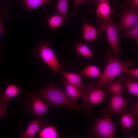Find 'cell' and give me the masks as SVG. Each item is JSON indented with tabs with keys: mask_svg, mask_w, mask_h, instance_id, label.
Listing matches in <instances>:
<instances>
[{
	"mask_svg": "<svg viewBox=\"0 0 138 138\" xmlns=\"http://www.w3.org/2000/svg\"><path fill=\"white\" fill-rule=\"evenodd\" d=\"M43 98L49 106H58L67 108L71 110H83L87 112L91 120L93 115L91 109L85 106H80L72 100L65 91L52 84H50L42 89L36 92Z\"/></svg>",
	"mask_w": 138,
	"mask_h": 138,
	"instance_id": "1",
	"label": "cell"
},
{
	"mask_svg": "<svg viewBox=\"0 0 138 138\" xmlns=\"http://www.w3.org/2000/svg\"><path fill=\"white\" fill-rule=\"evenodd\" d=\"M106 54L108 61L101 76L95 83L98 87L112 80L125 70L134 65L133 61L131 59L124 62L120 60L119 57L108 51L106 52Z\"/></svg>",
	"mask_w": 138,
	"mask_h": 138,
	"instance_id": "2",
	"label": "cell"
},
{
	"mask_svg": "<svg viewBox=\"0 0 138 138\" xmlns=\"http://www.w3.org/2000/svg\"><path fill=\"white\" fill-rule=\"evenodd\" d=\"M33 54L37 58L42 60L55 73L65 68L57 60L48 40L39 41L34 49Z\"/></svg>",
	"mask_w": 138,
	"mask_h": 138,
	"instance_id": "3",
	"label": "cell"
},
{
	"mask_svg": "<svg viewBox=\"0 0 138 138\" xmlns=\"http://www.w3.org/2000/svg\"><path fill=\"white\" fill-rule=\"evenodd\" d=\"M95 119V123L91 124L89 126L87 133L89 136L111 138L116 135L115 126L111 116Z\"/></svg>",
	"mask_w": 138,
	"mask_h": 138,
	"instance_id": "4",
	"label": "cell"
},
{
	"mask_svg": "<svg viewBox=\"0 0 138 138\" xmlns=\"http://www.w3.org/2000/svg\"><path fill=\"white\" fill-rule=\"evenodd\" d=\"M100 30L106 31L109 42L112 50V54L119 57L121 52L119 50L118 31L110 16L108 18L100 20Z\"/></svg>",
	"mask_w": 138,
	"mask_h": 138,
	"instance_id": "5",
	"label": "cell"
},
{
	"mask_svg": "<svg viewBox=\"0 0 138 138\" xmlns=\"http://www.w3.org/2000/svg\"><path fill=\"white\" fill-rule=\"evenodd\" d=\"M121 7L119 20L116 26L118 32L121 30L126 31L138 23V9L126 4Z\"/></svg>",
	"mask_w": 138,
	"mask_h": 138,
	"instance_id": "6",
	"label": "cell"
},
{
	"mask_svg": "<svg viewBox=\"0 0 138 138\" xmlns=\"http://www.w3.org/2000/svg\"><path fill=\"white\" fill-rule=\"evenodd\" d=\"M107 96L104 90L92 84L86 86L82 93L81 97L84 102V105L91 109Z\"/></svg>",
	"mask_w": 138,
	"mask_h": 138,
	"instance_id": "7",
	"label": "cell"
},
{
	"mask_svg": "<svg viewBox=\"0 0 138 138\" xmlns=\"http://www.w3.org/2000/svg\"><path fill=\"white\" fill-rule=\"evenodd\" d=\"M25 106L27 110L38 116L47 112L49 106L34 91L27 95L25 99Z\"/></svg>",
	"mask_w": 138,
	"mask_h": 138,
	"instance_id": "8",
	"label": "cell"
},
{
	"mask_svg": "<svg viewBox=\"0 0 138 138\" xmlns=\"http://www.w3.org/2000/svg\"><path fill=\"white\" fill-rule=\"evenodd\" d=\"M127 104L126 100L120 95H112L108 108H105L102 113L105 116L119 113L120 116L126 113Z\"/></svg>",
	"mask_w": 138,
	"mask_h": 138,
	"instance_id": "9",
	"label": "cell"
},
{
	"mask_svg": "<svg viewBox=\"0 0 138 138\" xmlns=\"http://www.w3.org/2000/svg\"><path fill=\"white\" fill-rule=\"evenodd\" d=\"M47 121L44 119L38 118L33 120L29 124L21 136V138H31L35 135L41 129L46 126Z\"/></svg>",
	"mask_w": 138,
	"mask_h": 138,
	"instance_id": "10",
	"label": "cell"
},
{
	"mask_svg": "<svg viewBox=\"0 0 138 138\" xmlns=\"http://www.w3.org/2000/svg\"><path fill=\"white\" fill-rule=\"evenodd\" d=\"M125 76L118 80L132 94L138 96V77L125 73Z\"/></svg>",
	"mask_w": 138,
	"mask_h": 138,
	"instance_id": "11",
	"label": "cell"
},
{
	"mask_svg": "<svg viewBox=\"0 0 138 138\" xmlns=\"http://www.w3.org/2000/svg\"><path fill=\"white\" fill-rule=\"evenodd\" d=\"M87 17H84L82 20L83 28L82 33L86 42H93L97 38L98 30L90 24L87 21Z\"/></svg>",
	"mask_w": 138,
	"mask_h": 138,
	"instance_id": "12",
	"label": "cell"
},
{
	"mask_svg": "<svg viewBox=\"0 0 138 138\" xmlns=\"http://www.w3.org/2000/svg\"><path fill=\"white\" fill-rule=\"evenodd\" d=\"M23 92L22 90L16 85L10 84L7 86L4 91L0 93V100L7 104L10 102L11 98Z\"/></svg>",
	"mask_w": 138,
	"mask_h": 138,
	"instance_id": "13",
	"label": "cell"
},
{
	"mask_svg": "<svg viewBox=\"0 0 138 138\" xmlns=\"http://www.w3.org/2000/svg\"><path fill=\"white\" fill-rule=\"evenodd\" d=\"M61 72L66 81L78 88L82 93L86 86L82 82V76L79 74L72 72Z\"/></svg>",
	"mask_w": 138,
	"mask_h": 138,
	"instance_id": "14",
	"label": "cell"
},
{
	"mask_svg": "<svg viewBox=\"0 0 138 138\" xmlns=\"http://www.w3.org/2000/svg\"><path fill=\"white\" fill-rule=\"evenodd\" d=\"M120 117V121L122 130L132 131L136 127L138 121L136 117L130 113H126Z\"/></svg>",
	"mask_w": 138,
	"mask_h": 138,
	"instance_id": "15",
	"label": "cell"
},
{
	"mask_svg": "<svg viewBox=\"0 0 138 138\" xmlns=\"http://www.w3.org/2000/svg\"><path fill=\"white\" fill-rule=\"evenodd\" d=\"M113 10L109 2L106 0L99 2L97 5L96 13L97 18L100 20L106 19L110 16Z\"/></svg>",
	"mask_w": 138,
	"mask_h": 138,
	"instance_id": "16",
	"label": "cell"
},
{
	"mask_svg": "<svg viewBox=\"0 0 138 138\" xmlns=\"http://www.w3.org/2000/svg\"><path fill=\"white\" fill-rule=\"evenodd\" d=\"M63 82L65 84V92L72 100L76 102L81 97V91L77 87L70 83L65 79Z\"/></svg>",
	"mask_w": 138,
	"mask_h": 138,
	"instance_id": "17",
	"label": "cell"
},
{
	"mask_svg": "<svg viewBox=\"0 0 138 138\" xmlns=\"http://www.w3.org/2000/svg\"><path fill=\"white\" fill-rule=\"evenodd\" d=\"M105 84V87L106 90L112 95H122L124 87L120 82L118 80H112Z\"/></svg>",
	"mask_w": 138,
	"mask_h": 138,
	"instance_id": "18",
	"label": "cell"
},
{
	"mask_svg": "<svg viewBox=\"0 0 138 138\" xmlns=\"http://www.w3.org/2000/svg\"><path fill=\"white\" fill-rule=\"evenodd\" d=\"M101 73L99 69L97 66L95 65H90L83 70L79 74L82 76L99 78Z\"/></svg>",
	"mask_w": 138,
	"mask_h": 138,
	"instance_id": "19",
	"label": "cell"
},
{
	"mask_svg": "<svg viewBox=\"0 0 138 138\" xmlns=\"http://www.w3.org/2000/svg\"><path fill=\"white\" fill-rule=\"evenodd\" d=\"M38 135L41 138H57L58 134L55 128L52 126L44 127L38 132Z\"/></svg>",
	"mask_w": 138,
	"mask_h": 138,
	"instance_id": "20",
	"label": "cell"
},
{
	"mask_svg": "<svg viewBox=\"0 0 138 138\" xmlns=\"http://www.w3.org/2000/svg\"><path fill=\"white\" fill-rule=\"evenodd\" d=\"M68 3V0H58L55 6L63 18L64 24L66 23L68 20L67 15Z\"/></svg>",
	"mask_w": 138,
	"mask_h": 138,
	"instance_id": "21",
	"label": "cell"
},
{
	"mask_svg": "<svg viewBox=\"0 0 138 138\" xmlns=\"http://www.w3.org/2000/svg\"><path fill=\"white\" fill-rule=\"evenodd\" d=\"M26 12L55 0H22Z\"/></svg>",
	"mask_w": 138,
	"mask_h": 138,
	"instance_id": "22",
	"label": "cell"
},
{
	"mask_svg": "<svg viewBox=\"0 0 138 138\" xmlns=\"http://www.w3.org/2000/svg\"><path fill=\"white\" fill-rule=\"evenodd\" d=\"M45 19L52 29L59 28L63 24V19L62 17L57 14H55L50 17H47Z\"/></svg>",
	"mask_w": 138,
	"mask_h": 138,
	"instance_id": "23",
	"label": "cell"
},
{
	"mask_svg": "<svg viewBox=\"0 0 138 138\" xmlns=\"http://www.w3.org/2000/svg\"><path fill=\"white\" fill-rule=\"evenodd\" d=\"M74 48L77 53L85 57L88 58L93 56V52L86 44L79 42L75 45Z\"/></svg>",
	"mask_w": 138,
	"mask_h": 138,
	"instance_id": "24",
	"label": "cell"
},
{
	"mask_svg": "<svg viewBox=\"0 0 138 138\" xmlns=\"http://www.w3.org/2000/svg\"><path fill=\"white\" fill-rule=\"evenodd\" d=\"M120 37H125L128 38L133 37L135 38L137 43L138 41V23L134 26L126 31V32L122 34Z\"/></svg>",
	"mask_w": 138,
	"mask_h": 138,
	"instance_id": "25",
	"label": "cell"
},
{
	"mask_svg": "<svg viewBox=\"0 0 138 138\" xmlns=\"http://www.w3.org/2000/svg\"><path fill=\"white\" fill-rule=\"evenodd\" d=\"M9 17L8 13L6 10L3 8H1L0 14V35L2 33L6 32L7 31L3 25V18H6L7 19Z\"/></svg>",
	"mask_w": 138,
	"mask_h": 138,
	"instance_id": "26",
	"label": "cell"
},
{
	"mask_svg": "<svg viewBox=\"0 0 138 138\" xmlns=\"http://www.w3.org/2000/svg\"><path fill=\"white\" fill-rule=\"evenodd\" d=\"M86 2H90L96 4H97L98 3L95 0H74L75 4L73 10L70 14L67 15V19L71 18L72 17L76 9L80 5Z\"/></svg>",
	"mask_w": 138,
	"mask_h": 138,
	"instance_id": "27",
	"label": "cell"
},
{
	"mask_svg": "<svg viewBox=\"0 0 138 138\" xmlns=\"http://www.w3.org/2000/svg\"><path fill=\"white\" fill-rule=\"evenodd\" d=\"M124 73L134 77H138V68H137L130 69L128 68L125 70Z\"/></svg>",
	"mask_w": 138,
	"mask_h": 138,
	"instance_id": "28",
	"label": "cell"
},
{
	"mask_svg": "<svg viewBox=\"0 0 138 138\" xmlns=\"http://www.w3.org/2000/svg\"><path fill=\"white\" fill-rule=\"evenodd\" d=\"M130 113L135 116L138 115V102H137L132 106L130 109Z\"/></svg>",
	"mask_w": 138,
	"mask_h": 138,
	"instance_id": "29",
	"label": "cell"
},
{
	"mask_svg": "<svg viewBox=\"0 0 138 138\" xmlns=\"http://www.w3.org/2000/svg\"><path fill=\"white\" fill-rule=\"evenodd\" d=\"M7 110L6 104L1 101L0 102V118L5 114Z\"/></svg>",
	"mask_w": 138,
	"mask_h": 138,
	"instance_id": "30",
	"label": "cell"
},
{
	"mask_svg": "<svg viewBox=\"0 0 138 138\" xmlns=\"http://www.w3.org/2000/svg\"><path fill=\"white\" fill-rule=\"evenodd\" d=\"M126 4L131 7L138 9V0H125Z\"/></svg>",
	"mask_w": 138,
	"mask_h": 138,
	"instance_id": "31",
	"label": "cell"
},
{
	"mask_svg": "<svg viewBox=\"0 0 138 138\" xmlns=\"http://www.w3.org/2000/svg\"><path fill=\"white\" fill-rule=\"evenodd\" d=\"M128 138H135V137L132 135H130L129 136L127 137Z\"/></svg>",
	"mask_w": 138,
	"mask_h": 138,
	"instance_id": "32",
	"label": "cell"
},
{
	"mask_svg": "<svg viewBox=\"0 0 138 138\" xmlns=\"http://www.w3.org/2000/svg\"><path fill=\"white\" fill-rule=\"evenodd\" d=\"M98 0L99 1V2H102L105 1L106 0Z\"/></svg>",
	"mask_w": 138,
	"mask_h": 138,
	"instance_id": "33",
	"label": "cell"
},
{
	"mask_svg": "<svg viewBox=\"0 0 138 138\" xmlns=\"http://www.w3.org/2000/svg\"><path fill=\"white\" fill-rule=\"evenodd\" d=\"M1 56H0V61H1Z\"/></svg>",
	"mask_w": 138,
	"mask_h": 138,
	"instance_id": "34",
	"label": "cell"
}]
</instances>
